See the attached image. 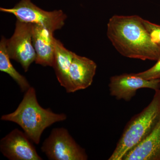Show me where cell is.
Here are the masks:
<instances>
[{"mask_svg": "<svg viewBox=\"0 0 160 160\" xmlns=\"http://www.w3.org/2000/svg\"><path fill=\"white\" fill-rule=\"evenodd\" d=\"M110 95L116 99L129 102L138 89L147 88L155 91L160 89V79L148 80L136 73H123L111 77L109 84Z\"/></svg>", "mask_w": 160, "mask_h": 160, "instance_id": "obj_7", "label": "cell"}, {"mask_svg": "<svg viewBox=\"0 0 160 160\" xmlns=\"http://www.w3.org/2000/svg\"><path fill=\"white\" fill-rule=\"evenodd\" d=\"M143 22L152 42L160 48V25L145 19Z\"/></svg>", "mask_w": 160, "mask_h": 160, "instance_id": "obj_14", "label": "cell"}, {"mask_svg": "<svg viewBox=\"0 0 160 160\" xmlns=\"http://www.w3.org/2000/svg\"><path fill=\"white\" fill-rule=\"evenodd\" d=\"M31 140L22 131L15 129L0 141V151L10 160H42Z\"/></svg>", "mask_w": 160, "mask_h": 160, "instance_id": "obj_8", "label": "cell"}, {"mask_svg": "<svg viewBox=\"0 0 160 160\" xmlns=\"http://www.w3.org/2000/svg\"><path fill=\"white\" fill-rule=\"evenodd\" d=\"M74 52L66 49L60 40H55V52L53 67L58 81L66 92H71L69 70Z\"/></svg>", "mask_w": 160, "mask_h": 160, "instance_id": "obj_12", "label": "cell"}, {"mask_svg": "<svg viewBox=\"0 0 160 160\" xmlns=\"http://www.w3.org/2000/svg\"><path fill=\"white\" fill-rule=\"evenodd\" d=\"M49 160H86L88 155L65 128L52 129L41 147Z\"/></svg>", "mask_w": 160, "mask_h": 160, "instance_id": "obj_5", "label": "cell"}, {"mask_svg": "<svg viewBox=\"0 0 160 160\" xmlns=\"http://www.w3.org/2000/svg\"><path fill=\"white\" fill-rule=\"evenodd\" d=\"M97 68L94 61L75 53L69 70L71 92L86 89L91 86Z\"/></svg>", "mask_w": 160, "mask_h": 160, "instance_id": "obj_9", "label": "cell"}, {"mask_svg": "<svg viewBox=\"0 0 160 160\" xmlns=\"http://www.w3.org/2000/svg\"><path fill=\"white\" fill-rule=\"evenodd\" d=\"M67 119L65 113H56L51 109H44L38 102L35 89L30 87L26 92L23 98L15 111L4 115L2 121L17 124L25 133L37 145L39 144L43 131L57 122Z\"/></svg>", "mask_w": 160, "mask_h": 160, "instance_id": "obj_2", "label": "cell"}, {"mask_svg": "<svg viewBox=\"0 0 160 160\" xmlns=\"http://www.w3.org/2000/svg\"><path fill=\"white\" fill-rule=\"evenodd\" d=\"M0 10L14 15L20 21L43 26L53 32L62 28L67 18L62 10L45 11L31 0H21L13 8H1Z\"/></svg>", "mask_w": 160, "mask_h": 160, "instance_id": "obj_4", "label": "cell"}, {"mask_svg": "<svg viewBox=\"0 0 160 160\" xmlns=\"http://www.w3.org/2000/svg\"><path fill=\"white\" fill-rule=\"evenodd\" d=\"M7 52L10 59L19 63L25 72L36 59L32 42V24L17 19L14 32L6 40Z\"/></svg>", "mask_w": 160, "mask_h": 160, "instance_id": "obj_6", "label": "cell"}, {"mask_svg": "<svg viewBox=\"0 0 160 160\" xmlns=\"http://www.w3.org/2000/svg\"><path fill=\"white\" fill-rule=\"evenodd\" d=\"M6 40L2 37L0 42V71L9 74L16 82L22 91L26 92L31 86L26 78L19 73L12 64L7 52Z\"/></svg>", "mask_w": 160, "mask_h": 160, "instance_id": "obj_13", "label": "cell"}, {"mask_svg": "<svg viewBox=\"0 0 160 160\" xmlns=\"http://www.w3.org/2000/svg\"><path fill=\"white\" fill-rule=\"evenodd\" d=\"M122 160H160V120L152 131Z\"/></svg>", "mask_w": 160, "mask_h": 160, "instance_id": "obj_11", "label": "cell"}, {"mask_svg": "<svg viewBox=\"0 0 160 160\" xmlns=\"http://www.w3.org/2000/svg\"><path fill=\"white\" fill-rule=\"evenodd\" d=\"M160 120V89L146 108L126 124L115 149L109 160H122L132 149L152 131Z\"/></svg>", "mask_w": 160, "mask_h": 160, "instance_id": "obj_3", "label": "cell"}, {"mask_svg": "<svg viewBox=\"0 0 160 160\" xmlns=\"http://www.w3.org/2000/svg\"><path fill=\"white\" fill-rule=\"evenodd\" d=\"M143 19L138 15L112 16L107 24V37L123 56L157 61L160 58V48L152 42Z\"/></svg>", "mask_w": 160, "mask_h": 160, "instance_id": "obj_1", "label": "cell"}, {"mask_svg": "<svg viewBox=\"0 0 160 160\" xmlns=\"http://www.w3.org/2000/svg\"><path fill=\"white\" fill-rule=\"evenodd\" d=\"M53 31L32 24V42L36 53L35 63L52 67L54 61L55 40Z\"/></svg>", "mask_w": 160, "mask_h": 160, "instance_id": "obj_10", "label": "cell"}, {"mask_svg": "<svg viewBox=\"0 0 160 160\" xmlns=\"http://www.w3.org/2000/svg\"><path fill=\"white\" fill-rule=\"evenodd\" d=\"M156 63L146 71L136 73V74L145 79L150 80L160 79V58Z\"/></svg>", "mask_w": 160, "mask_h": 160, "instance_id": "obj_15", "label": "cell"}]
</instances>
